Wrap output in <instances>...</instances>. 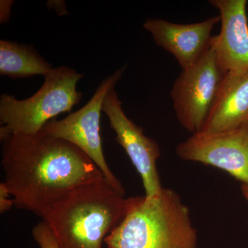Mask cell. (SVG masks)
Segmentation results:
<instances>
[{
  "mask_svg": "<svg viewBox=\"0 0 248 248\" xmlns=\"http://www.w3.org/2000/svg\"><path fill=\"white\" fill-rule=\"evenodd\" d=\"M4 183L18 209L41 217L72 190L104 180L81 150L41 130L32 135L0 134Z\"/></svg>",
  "mask_w": 248,
  "mask_h": 248,
  "instance_id": "cell-1",
  "label": "cell"
},
{
  "mask_svg": "<svg viewBox=\"0 0 248 248\" xmlns=\"http://www.w3.org/2000/svg\"><path fill=\"white\" fill-rule=\"evenodd\" d=\"M125 198L106 179L78 187L41 215L60 248H102L126 215Z\"/></svg>",
  "mask_w": 248,
  "mask_h": 248,
  "instance_id": "cell-2",
  "label": "cell"
},
{
  "mask_svg": "<svg viewBox=\"0 0 248 248\" xmlns=\"http://www.w3.org/2000/svg\"><path fill=\"white\" fill-rule=\"evenodd\" d=\"M190 211L177 192L130 197L126 215L104 240L107 248H197Z\"/></svg>",
  "mask_w": 248,
  "mask_h": 248,
  "instance_id": "cell-3",
  "label": "cell"
},
{
  "mask_svg": "<svg viewBox=\"0 0 248 248\" xmlns=\"http://www.w3.org/2000/svg\"><path fill=\"white\" fill-rule=\"evenodd\" d=\"M84 75L65 66L53 68L45 82L31 97L18 100L14 96L0 98V134L32 135L63 112L79 104L82 93L77 90Z\"/></svg>",
  "mask_w": 248,
  "mask_h": 248,
  "instance_id": "cell-4",
  "label": "cell"
},
{
  "mask_svg": "<svg viewBox=\"0 0 248 248\" xmlns=\"http://www.w3.org/2000/svg\"><path fill=\"white\" fill-rule=\"evenodd\" d=\"M127 65H124L105 78L89 102L79 110L69 114L62 120L50 121L42 130L50 136L69 142L81 150L97 166L106 180L125 196V189L111 171L103 151L100 137V118L104 99L109 91L123 76Z\"/></svg>",
  "mask_w": 248,
  "mask_h": 248,
  "instance_id": "cell-5",
  "label": "cell"
},
{
  "mask_svg": "<svg viewBox=\"0 0 248 248\" xmlns=\"http://www.w3.org/2000/svg\"><path fill=\"white\" fill-rule=\"evenodd\" d=\"M226 73L218 65L212 46L195 64L182 70L170 96L177 120L186 130L202 132Z\"/></svg>",
  "mask_w": 248,
  "mask_h": 248,
  "instance_id": "cell-6",
  "label": "cell"
},
{
  "mask_svg": "<svg viewBox=\"0 0 248 248\" xmlns=\"http://www.w3.org/2000/svg\"><path fill=\"white\" fill-rule=\"evenodd\" d=\"M179 158L214 166L248 184V124L219 133L200 132L176 147Z\"/></svg>",
  "mask_w": 248,
  "mask_h": 248,
  "instance_id": "cell-7",
  "label": "cell"
},
{
  "mask_svg": "<svg viewBox=\"0 0 248 248\" xmlns=\"http://www.w3.org/2000/svg\"><path fill=\"white\" fill-rule=\"evenodd\" d=\"M102 111L108 117L111 128L115 130L116 141L124 148L140 174L145 196L152 197L158 195L164 188L156 166L161 155L159 145L146 136L143 129L127 117L115 88L106 96Z\"/></svg>",
  "mask_w": 248,
  "mask_h": 248,
  "instance_id": "cell-8",
  "label": "cell"
},
{
  "mask_svg": "<svg viewBox=\"0 0 248 248\" xmlns=\"http://www.w3.org/2000/svg\"><path fill=\"white\" fill-rule=\"evenodd\" d=\"M221 22L219 16L194 24H176L162 19H147L143 27L155 43L172 54L186 69L199 61L211 46L212 31Z\"/></svg>",
  "mask_w": 248,
  "mask_h": 248,
  "instance_id": "cell-9",
  "label": "cell"
},
{
  "mask_svg": "<svg viewBox=\"0 0 248 248\" xmlns=\"http://www.w3.org/2000/svg\"><path fill=\"white\" fill-rule=\"evenodd\" d=\"M219 11L221 31L211 46L217 62L226 73L248 70V19L246 0H211Z\"/></svg>",
  "mask_w": 248,
  "mask_h": 248,
  "instance_id": "cell-10",
  "label": "cell"
},
{
  "mask_svg": "<svg viewBox=\"0 0 248 248\" xmlns=\"http://www.w3.org/2000/svg\"><path fill=\"white\" fill-rule=\"evenodd\" d=\"M248 124V70L228 72L202 132L219 133Z\"/></svg>",
  "mask_w": 248,
  "mask_h": 248,
  "instance_id": "cell-11",
  "label": "cell"
},
{
  "mask_svg": "<svg viewBox=\"0 0 248 248\" xmlns=\"http://www.w3.org/2000/svg\"><path fill=\"white\" fill-rule=\"evenodd\" d=\"M51 64L30 46L0 40V74L13 79L35 76L45 77L53 70Z\"/></svg>",
  "mask_w": 248,
  "mask_h": 248,
  "instance_id": "cell-12",
  "label": "cell"
},
{
  "mask_svg": "<svg viewBox=\"0 0 248 248\" xmlns=\"http://www.w3.org/2000/svg\"><path fill=\"white\" fill-rule=\"evenodd\" d=\"M32 234L40 248H60L45 222L36 225L32 229Z\"/></svg>",
  "mask_w": 248,
  "mask_h": 248,
  "instance_id": "cell-13",
  "label": "cell"
},
{
  "mask_svg": "<svg viewBox=\"0 0 248 248\" xmlns=\"http://www.w3.org/2000/svg\"><path fill=\"white\" fill-rule=\"evenodd\" d=\"M11 197L12 195L6 184L4 182H1L0 184V213L4 214L14 206V200H11Z\"/></svg>",
  "mask_w": 248,
  "mask_h": 248,
  "instance_id": "cell-14",
  "label": "cell"
},
{
  "mask_svg": "<svg viewBox=\"0 0 248 248\" xmlns=\"http://www.w3.org/2000/svg\"><path fill=\"white\" fill-rule=\"evenodd\" d=\"M12 4V1H1V22H6L9 19Z\"/></svg>",
  "mask_w": 248,
  "mask_h": 248,
  "instance_id": "cell-15",
  "label": "cell"
},
{
  "mask_svg": "<svg viewBox=\"0 0 248 248\" xmlns=\"http://www.w3.org/2000/svg\"><path fill=\"white\" fill-rule=\"evenodd\" d=\"M241 191H242L243 195L248 203V184H243L241 186Z\"/></svg>",
  "mask_w": 248,
  "mask_h": 248,
  "instance_id": "cell-16",
  "label": "cell"
}]
</instances>
